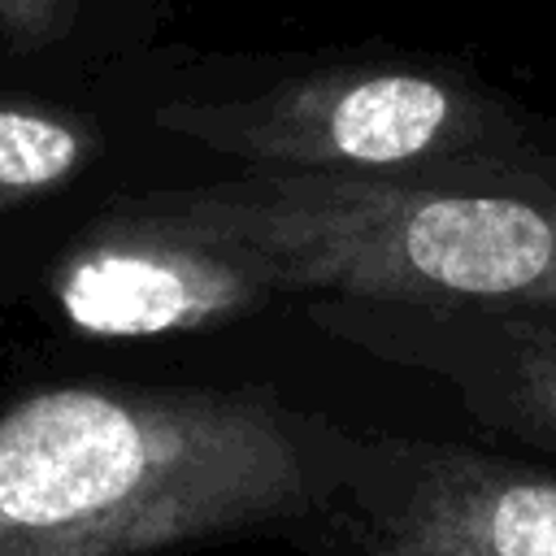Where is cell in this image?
Returning <instances> with one entry per match:
<instances>
[{"label":"cell","instance_id":"6","mask_svg":"<svg viewBox=\"0 0 556 556\" xmlns=\"http://www.w3.org/2000/svg\"><path fill=\"white\" fill-rule=\"evenodd\" d=\"M313 317L339 339L443 374L482 426L556 447V308H434L317 295Z\"/></svg>","mask_w":556,"mask_h":556},{"label":"cell","instance_id":"8","mask_svg":"<svg viewBox=\"0 0 556 556\" xmlns=\"http://www.w3.org/2000/svg\"><path fill=\"white\" fill-rule=\"evenodd\" d=\"M113 0H0V56H61L87 39Z\"/></svg>","mask_w":556,"mask_h":556},{"label":"cell","instance_id":"3","mask_svg":"<svg viewBox=\"0 0 556 556\" xmlns=\"http://www.w3.org/2000/svg\"><path fill=\"white\" fill-rule=\"evenodd\" d=\"M148 122L274 174H408L552 152L543 126L465 65L404 52L313 61L252 87L169 96Z\"/></svg>","mask_w":556,"mask_h":556},{"label":"cell","instance_id":"7","mask_svg":"<svg viewBox=\"0 0 556 556\" xmlns=\"http://www.w3.org/2000/svg\"><path fill=\"white\" fill-rule=\"evenodd\" d=\"M104 148L96 117L83 109L0 96V213L70 187Z\"/></svg>","mask_w":556,"mask_h":556},{"label":"cell","instance_id":"1","mask_svg":"<svg viewBox=\"0 0 556 556\" xmlns=\"http://www.w3.org/2000/svg\"><path fill=\"white\" fill-rule=\"evenodd\" d=\"M356 447L252 391L61 382L0 408V556H156L313 521Z\"/></svg>","mask_w":556,"mask_h":556},{"label":"cell","instance_id":"2","mask_svg":"<svg viewBox=\"0 0 556 556\" xmlns=\"http://www.w3.org/2000/svg\"><path fill=\"white\" fill-rule=\"evenodd\" d=\"M287 295L556 308V148L408 174H274L152 191Z\"/></svg>","mask_w":556,"mask_h":556},{"label":"cell","instance_id":"5","mask_svg":"<svg viewBox=\"0 0 556 556\" xmlns=\"http://www.w3.org/2000/svg\"><path fill=\"white\" fill-rule=\"evenodd\" d=\"M352 521L365 556H556V473L469 447H356Z\"/></svg>","mask_w":556,"mask_h":556},{"label":"cell","instance_id":"4","mask_svg":"<svg viewBox=\"0 0 556 556\" xmlns=\"http://www.w3.org/2000/svg\"><path fill=\"white\" fill-rule=\"evenodd\" d=\"M48 295L91 339L213 330L282 300L252 256L178 222L152 191L104 204L48 269Z\"/></svg>","mask_w":556,"mask_h":556}]
</instances>
